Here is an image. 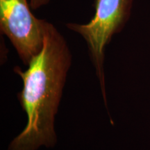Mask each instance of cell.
Listing matches in <instances>:
<instances>
[{
  "label": "cell",
  "instance_id": "obj_4",
  "mask_svg": "<svg viewBox=\"0 0 150 150\" xmlns=\"http://www.w3.org/2000/svg\"><path fill=\"white\" fill-rule=\"evenodd\" d=\"M50 0H31V6L32 8H38L41 6H44L48 3Z\"/></svg>",
  "mask_w": 150,
  "mask_h": 150
},
{
  "label": "cell",
  "instance_id": "obj_2",
  "mask_svg": "<svg viewBox=\"0 0 150 150\" xmlns=\"http://www.w3.org/2000/svg\"><path fill=\"white\" fill-rule=\"evenodd\" d=\"M132 0H95V14L88 24L70 23L67 27L85 39L97 70L105 104L104 72L105 47L112 35L121 31L130 16Z\"/></svg>",
  "mask_w": 150,
  "mask_h": 150
},
{
  "label": "cell",
  "instance_id": "obj_3",
  "mask_svg": "<svg viewBox=\"0 0 150 150\" xmlns=\"http://www.w3.org/2000/svg\"><path fill=\"white\" fill-rule=\"evenodd\" d=\"M45 21L35 18L27 0H0V26L26 65L44 44Z\"/></svg>",
  "mask_w": 150,
  "mask_h": 150
},
{
  "label": "cell",
  "instance_id": "obj_1",
  "mask_svg": "<svg viewBox=\"0 0 150 150\" xmlns=\"http://www.w3.org/2000/svg\"><path fill=\"white\" fill-rule=\"evenodd\" d=\"M71 55L66 42L52 24L45 23L42 50L26 71H14L21 76L23 88L18 94L27 115L25 129L11 141L8 150H37L56 143L54 117L57 113Z\"/></svg>",
  "mask_w": 150,
  "mask_h": 150
}]
</instances>
